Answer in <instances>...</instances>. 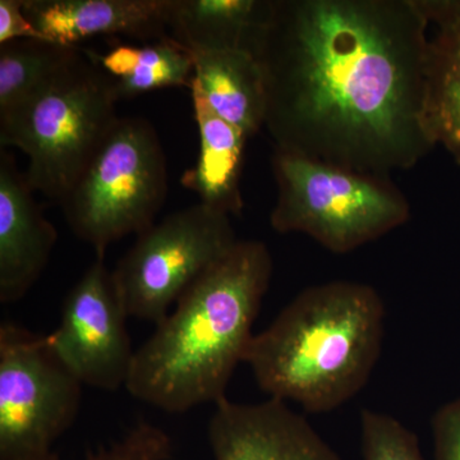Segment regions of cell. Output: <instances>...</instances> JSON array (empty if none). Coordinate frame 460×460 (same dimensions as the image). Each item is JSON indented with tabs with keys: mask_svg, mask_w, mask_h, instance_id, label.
<instances>
[{
	"mask_svg": "<svg viewBox=\"0 0 460 460\" xmlns=\"http://www.w3.org/2000/svg\"><path fill=\"white\" fill-rule=\"evenodd\" d=\"M420 0H278L251 42L275 148L384 178L434 145Z\"/></svg>",
	"mask_w": 460,
	"mask_h": 460,
	"instance_id": "cell-1",
	"label": "cell"
},
{
	"mask_svg": "<svg viewBox=\"0 0 460 460\" xmlns=\"http://www.w3.org/2000/svg\"><path fill=\"white\" fill-rule=\"evenodd\" d=\"M272 266L263 242L238 241L136 350L127 392L168 413L226 398L230 378L255 335Z\"/></svg>",
	"mask_w": 460,
	"mask_h": 460,
	"instance_id": "cell-2",
	"label": "cell"
},
{
	"mask_svg": "<svg viewBox=\"0 0 460 460\" xmlns=\"http://www.w3.org/2000/svg\"><path fill=\"white\" fill-rule=\"evenodd\" d=\"M384 321L383 299L367 284L307 288L253 335L243 363L270 398L326 413L367 384L380 357Z\"/></svg>",
	"mask_w": 460,
	"mask_h": 460,
	"instance_id": "cell-3",
	"label": "cell"
},
{
	"mask_svg": "<svg viewBox=\"0 0 460 460\" xmlns=\"http://www.w3.org/2000/svg\"><path fill=\"white\" fill-rule=\"evenodd\" d=\"M117 102L113 80L81 56L29 99L0 111V147L22 151L29 186L60 205L117 122Z\"/></svg>",
	"mask_w": 460,
	"mask_h": 460,
	"instance_id": "cell-4",
	"label": "cell"
},
{
	"mask_svg": "<svg viewBox=\"0 0 460 460\" xmlns=\"http://www.w3.org/2000/svg\"><path fill=\"white\" fill-rule=\"evenodd\" d=\"M278 199L270 224L302 233L334 253L383 237L410 219V205L384 178L359 174L275 148Z\"/></svg>",
	"mask_w": 460,
	"mask_h": 460,
	"instance_id": "cell-5",
	"label": "cell"
},
{
	"mask_svg": "<svg viewBox=\"0 0 460 460\" xmlns=\"http://www.w3.org/2000/svg\"><path fill=\"white\" fill-rule=\"evenodd\" d=\"M166 195V157L155 128L126 117L118 118L60 206L75 237L104 259L111 244L155 224Z\"/></svg>",
	"mask_w": 460,
	"mask_h": 460,
	"instance_id": "cell-6",
	"label": "cell"
},
{
	"mask_svg": "<svg viewBox=\"0 0 460 460\" xmlns=\"http://www.w3.org/2000/svg\"><path fill=\"white\" fill-rule=\"evenodd\" d=\"M49 335L0 325V460H45L74 425L83 399Z\"/></svg>",
	"mask_w": 460,
	"mask_h": 460,
	"instance_id": "cell-7",
	"label": "cell"
},
{
	"mask_svg": "<svg viewBox=\"0 0 460 460\" xmlns=\"http://www.w3.org/2000/svg\"><path fill=\"white\" fill-rule=\"evenodd\" d=\"M237 242L230 217L199 202L151 226L113 270L115 288L128 317L157 325Z\"/></svg>",
	"mask_w": 460,
	"mask_h": 460,
	"instance_id": "cell-8",
	"label": "cell"
},
{
	"mask_svg": "<svg viewBox=\"0 0 460 460\" xmlns=\"http://www.w3.org/2000/svg\"><path fill=\"white\" fill-rule=\"evenodd\" d=\"M127 319L113 271L96 259L66 296L50 343L84 385L115 392L126 387L135 361Z\"/></svg>",
	"mask_w": 460,
	"mask_h": 460,
	"instance_id": "cell-9",
	"label": "cell"
},
{
	"mask_svg": "<svg viewBox=\"0 0 460 460\" xmlns=\"http://www.w3.org/2000/svg\"><path fill=\"white\" fill-rule=\"evenodd\" d=\"M208 436L215 460H341L301 414L269 398L217 402Z\"/></svg>",
	"mask_w": 460,
	"mask_h": 460,
	"instance_id": "cell-10",
	"label": "cell"
},
{
	"mask_svg": "<svg viewBox=\"0 0 460 460\" xmlns=\"http://www.w3.org/2000/svg\"><path fill=\"white\" fill-rule=\"evenodd\" d=\"M16 160L0 150V302L21 301L40 279L58 232L44 217Z\"/></svg>",
	"mask_w": 460,
	"mask_h": 460,
	"instance_id": "cell-11",
	"label": "cell"
},
{
	"mask_svg": "<svg viewBox=\"0 0 460 460\" xmlns=\"http://www.w3.org/2000/svg\"><path fill=\"white\" fill-rule=\"evenodd\" d=\"M171 0H23V11L50 42L77 48L99 36L168 38Z\"/></svg>",
	"mask_w": 460,
	"mask_h": 460,
	"instance_id": "cell-12",
	"label": "cell"
},
{
	"mask_svg": "<svg viewBox=\"0 0 460 460\" xmlns=\"http://www.w3.org/2000/svg\"><path fill=\"white\" fill-rule=\"evenodd\" d=\"M428 18L423 126L460 163V0H420Z\"/></svg>",
	"mask_w": 460,
	"mask_h": 460,
	"instance_id": "cell-13",
	"label": "cell"
},
{
	"mask_svg": "<svg viewBox=\"0 0 460 460\" xmlns=\"http://www.w3.org/2000/svg\"><path fill=\"white\" fill-rule=\"evenodd\" d=\"M193 111L199 133L198 163L181 177V184L199 198V204L228 215L243 208L241 175L248 136L226 122L206 102L198 84H190Z\"/></svg>",
	"mask_w": 460,
	"mask_h": 460,
	"instance_id": "cell-14",
	"label": "cell"
},
{
	"mask_svg": "<svg viewBox=\"0 0 460 460\" xmlns=\"http://www.w3.org/2000/svg\"><path fill=\"white\" fill-rule=\"evenodd\" d=\"M195 84L215 114L248 137L265 127L268 96L261 66L246 49L192 54Z\"/></svg>",
	"mask_w": 460,
	"mask_h": 460,
	"instance_id": "cell-15",
	"label": "cell"
},
{
	"mask_svg": "<svg viewBox=\"0 0 460 460\" xmlns=\"http://www.w3.org/2000/svg\"><path fill=\"white\" fill-rule=\"evenodd\" d=\"M271 5L261 0H171L168 38L190 54L248 50Z\"/></svg>",
	"mask_w": 460,
	"mask_h": 460,
	"instance_id": "cell-16",
	"label": "cell"
},
{
	"mask_svg": "<svg viewBox=\"0 0 460 460\" xmlns=\"http://www.w3.org/2000/svg\"><path fill=\"white\" fill-rule=\"evenodd\" d=\"M113 80L118 100L150 91L187 87L195 80L192 54L166 38L146 45H117L104 56L90 53Z\"/></svg>",
	"mask_w": 460,
	"mask_h": 460,
	"instance_id": "cell-17",
	"label": "cell"
},
{
	"mask_svg": "<svg viewBox=\"0 0 460 460\" xmlns=\"http://www.w3.org/2000/svg\"><path fill=\"white\" fill-rule=\"evenodd\" d=\"M83 56L78 48L49 41L0 45V111L20 104Z\"/></svg>",
	"mask_w": 460,
	"mask_h": 460,
	"instance_id": "cell-18",
	"label": "cell"
},
{
	"mask_svg": "<svg viewBox=\"0 0 460 460\" xmlns=\"http://www.w3.org/2000/svg\"><path fill=\"white\" fill-rule=\"evenodd\" d=\"M363 460H425L416 434L380 411L361 414Z\"/></svg>",
	"mask_w": 460,
	"mask_h": 460,
	"instance_id": "cell-19",
	"label": "cell"
},
{
	"mask_svg": "<svg viewBox=\"0 0 460 460\" xmlns=\"http://www.w3.org/2000/svg\"><path fill=\"white\" fill-rule=\"evenodd\" d=\"M174 444L159 426L140 420L120 440L84 460H171ZM45 460H59L56 454Z\"/></svg>",
	"mask_w": 460,
	"mask_h": 460,
	"instance_id": "cell-20",
	"label": "cell"
},
{
	"mask_svg": "<svg viewBox=\"0 0 460 460\" xmlns=\"http://www.w3.org/2000/svg\"><path fill=\"white\" fill-rule=\"evenodd\" d=\"M435 460H460V398L443 405L432 420Z\"/></svg>",
	"mask_w": 460,
	"mask_h": 460,
	"instance_id": "cell-21",
	"label": "cell"
},
{
	"mask_svg": "<svg viewBox=\"0 0 460 460\" xmlns=\"http://www.w3.org/2000/svg\"><path fill=\"white\" fill-rule=\"evenodd\" d=\"M17 40L49 41L26 16L23 0H0V45Z\"/></svg>",
	"mask_w": 460,
	"mask_h": 460,
	"instance_id": "cell-22",
	"label": "cell"
}]
</instances>
